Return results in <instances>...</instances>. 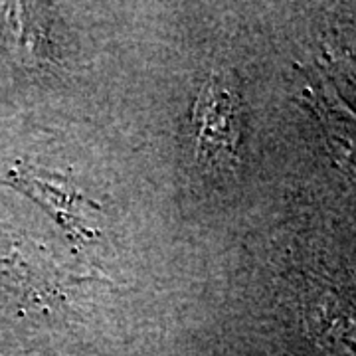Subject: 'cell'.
Instances as JSON below:
<instances>
[{"label": "cell", "instance_id": "1", "mask_svg": "<svg viewBox=\"0 0 356 356\" xmlns=\"http://www.w3.org/2000/svg\"><path fill=\"white\" fill-rule=\"evenodd\" d=\"M192 125L200 165L210 168L236 165L240 143V103L226 77H208L194 103Z\"/></svg>", "mask_w": 356, "mask_h": 356}, {"label": "cell", "instance_id": "2", "mask_svg": "<svg viewBox=\"0 0 356 356\" xmlns=\"http://www.w3.org/2000/svg\"><path fill=\"white\" fill-rule=\"evenodd\" d=\"M10 180L20 191L32 196L72 240L86 242L97 238V232L88 224L86 210H99V204L81 196L72 186H67V182L42 177L32 170H13Z\"/></svg>", "mask_w": 356, "mask_h": 356}]
</instances>
